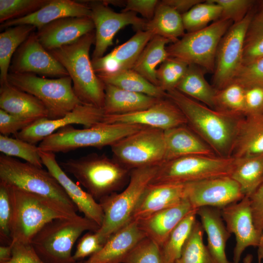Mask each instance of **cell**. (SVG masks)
<instances>
[{
	"label": "cell",
	"mask_w": 263,
	"mask_h": 263,
	"mask_svg": "<svg viewBox=\"0 0 263 263\" xmlns=\"http://www.w3.org/2000/svg\"><path fill=\"white\" fill-rule=\"evenodd\" d=\"M166 97L182 111L188 127L205 142L217 156L230 157L242 119L240 116L210 108L176 89Z\"/></svg>",
	"instance_id": "cell-1"
},
{
	"label": "cell",
	"mask_w": 263,
	"mask_h": 263,
	"mask_svg": "<svg viewBox=\"0 0 263 263\" xmlns=\"http://www.w3.org/2000/svg\"><path fill=\"white\" fill-rule=\"evenodd\" d=\"M83 261L76 262L75 263H82Z\"/></svg>",
	"instance_id": "cell-61"
},
{
	"label": "cell",
	"mask_w": 263,
	"mask_h": 263,
	"mask_svg": "<svg viewBox=\"0 0 263 263\" xmlns=\"http://www.w3.org/2000/svg\"><path fill=\"white\" fill-rule=\"evenodd\" d=\"M122 263H163L160 246L145 237L126 257Z\"/></svg>",
	"instance_id": "cell-47"
},
{
	"label": "cell",
	"mask_w": 263,
	"mask_h": 263,
	"mask_svg": "<svg viewBox=\"0 0 263 263\" xmlns=\"http://www.w3.org/2000/svg\"><path fill=\"white\" fill-rule=\"evenodd\" d=\"M97 76L104 84L112 85L126 91L157 98L166 97V93L160 87L151 83L132 69L110 75H98Z\"/></svg>",
	"instance_id": "cell-37"
},
{
	"label": "cell",
	"mask_w": 263,
	"mask_h": 263,
	"mask_svg": "<svg viewBox=\"0 0 263 263\" xmlns=\"http://www.w3.org/2000/svg\"><path fill=\"white\" fill-rule=\"evenodd\" d=\"M50 0H0V22L27 16L38 10Z\"/></svg>",
	"instance_id": "cell-46"
},
{
	"label": "cell",
	"mask_w": 263,
	"mask_h": 263,
	"mask_svg": "<svg viewBox=\"0 0 263 263\" xmlns=\"http://www.w3.org/2000/svg\"><path fill=\"white\" fill-rule=\"evenodd\" d=\"M146 127L125 123H102L78 129L69 125L61 128L42 140L38 146L39 150L67 152L79 148L98 149L111 146L120 139Z\"/></svg>",
	"instance_id": "cell-7"
},
{
	"label": "cell",
	"mask_w": 263,
	"mask_h": 263,
	"mask_svg": "<svg viewBox=\"0 0 263 263\" xmlns=\"http://www.w3.org/2000/svg\"><path fill=\"white\" fill-rule=\"evenodd\" d=\"M9 72L31 73L55 78L69 76L63 66L41 44L35 31L14 54Z\"/></svg>",
	"instance_id": "cell-17"
},
{
	"label": "cell",
	"mask_w": 263,
	"mask_h": 263,
	"mask_svg": "<svg viewBox=\"0 0 263 263\" xmlns=\"http://www.w3.org/2000/svg\"><path fill=\"white\" fill-rule=\"evenodd\" d=\"M188 65L178 58L169 57L156 70L158 86L166 93L176 89L186 73Z\"/></svg>",
	"instance_id": "cell-44"
},
{
	"label": "cell",
	"mask_w": 263,
	"mask_h": 263,
	"mask_svg": "<svg viewBox=\"0 0 263 263\" xmlns=\"http://www.w3.org/2000/svg\"><path fill=\"white\" fill-rule=\"evenodd\" d=\"M258 259V263H261L262 260ZM253 260V256L250 254H248L246 255V256L243 259V263H252Z\"/></svg>",
	"instance_id": "cell-59"
},
{
	"label": "cell",
	"mask_w": 263,
	"mask_h": 263,
	"mask_svg": "<svg viewBox=\"0 0 263 263\" xmlns=\"http://www.w3.org/2000/svg\"><path fill=\"white\" fill-rule=\"evenodd\" d=\"M103 108L80 104L63 117L57 119L43 118L38 119L14 135L15 138L36 144L59 129L72 124L89 128L105 122Z\"/></svg>",
	"instance_id": "cell-16"
},
{
	"label": "cell",
	"mask_w": 263,
	"mask_h": 263,
	"mask_svg": "<svg viewBox=\"0 0 263 263\" xmlns=\"http://www.w3.org/2000/svg\"><path fill=\"white\" fill-rule=\"evenodd\" d=\"M253 16L249 12L241 21L233 23L219 43L213 76L217 91L232 83L242 66L245 35Z\"/></svg>",
	"instance_id": "cell-13"
},
{
	"label": "cell",
	"mask_w": 263,
	"mask_h": 263,
	"mask_svg": "<svg viewBox=\"0 0 263 263\" xmlns=\"http://www.w3.org/2000/svg\"><path fill=\"white\" fill-rule=\"evenodd\" d=\"M158 167L132 169L127 186L122 191L112 193L99 201L104 217L96 232L104 244L111 235L131 221L142 193L152 181Z\"/></svg>",
	"instance_id": "cell-8"
},
{
	"label": "cell",
	"mask_w": 263,
	"mask_h": 263,
	"mask_svg": "<svg viewBox=\"0 0 263 263\" xmlns=\"http://www.w3.org/2000/svg\"><path fill=\"white\" fill-rule=\"evenodd\" d=\"M38 146L17 138L0 135V151L10 157L20 158L26 162L39 168L43 163L39 153Z\"/></svg>",
	"instance_id": "cell-43"
},
{
	"label": "cell",
	"mask_w": 263,
	"mask_h": 263,
	"mask_svg": "<svg viewBox=\"0 0 263 263\" xmlns=\"http://www.w3.org/2000/svg\"><path fill=\"white\" fill-rule=\"evenodd\" d=\"M145 30L153 36L167 38L171 43L185 34L182 15L162 0L158 4L152 19L147 21Z\"/></svg>",
	"instance_id": "cell-32"
},
{
	"label": "cell",
	"mask_w": 263,
	"mask_h": 263,
	"mask_svg": "<svg viewBox=\"0 0 263 263\" xmlns=\"http://www.w3.org/2000/svg\"><path fill=\"white\" fill-rule=\"evenodd\" d=\"M96 232L90 231L84 235L78 241L75 251L73 255L75 262L81 261L87 256H91L99 251L104 246Z\"/></svg>",
	"instance_id": "cell-50"
},
{
	"label": "cell",
	"mask_w": 263,
	"mask_h": 263,
	"mask_svg": "<svg viewBox=\"0 0 263 263\" xmlns=\"http://www.w3.org/2000/svg\"><path fill=\"white\" fill-rule=\"evenodd\" d=\"M248 197L254 225L261 233L263 230V183Z\"/></svg>",
	"instance_id": "cell-55"
},
{
	"label": "cell",
	"mask_w": 263,
	"mask_h": 263,
	"mask_svg": "<svg viewBox=\"0 0 263 263\" xmlns=\"http://www.w3.org/2000/svg\"><path fill=\"white\" fill-rule=\"evenodd\" d=\"M197 209L186 216L160 247L163 263H175L196 220Z\"/></svg>",
	"instance_id": "cell-38"
},
{
	"label": "cell",
	"mask_w": 263,
	"mask_h": 263,
	"mask_svg": "<svg viewBox=\"0 0 263 263\" xmlns=\"http://www.w3.org/2000/svg\"><path fill=\"white\" fill-rule=\"evenodd\" d=\"M215 110L245 117V89L232 82L217 91Z\"/></svg>",
	"instance_id": "cell-41"
},
{
	"label": "cell",
	"mask_w": 263,
	"mask_h": 263,
	"mask_svg": "<svg viewBox=\"0 0 263 263\" xmlns=\"http://www.w3.org/2000/svg\"><path fill=\"white\" fill-rule=\"evenodd\" d=\"M204 229L196 220L175 263H214L203 242Z\"/></svg>",
	"instance_id": "cell-39"
},
{
	"label": "cell",
	"mask_w": 263,
	"mask_h": 263,
	"mask_svg": "<svg viewBox=\"0 0 263 263\" xmlns=\"http://www.w3.org/2000/svg\"><path fill=\"white\" fill-rule=\"evenodd\" d=\"M222 8L221 19L232 21L233 23L241 21L249 12L254 1L251 0H211Z\"/></svg>",
	"instance_id": "cell-49"
},
{
	"label": "cell",
	"mask_w": 263,
	"mask_h": 263,
	"mask_svg": "<svg viewBox=\"0 0 263 263\" xmlns=\"http://www.w3.org/2000/svg\"><path fill=\"white\" fill-rule=\"evenodd\" d=\"M11 188L14 203L11 244H31L36 234L49 222L78 216L51 199Z\"/></svg>",
	"instance_id": "cell-6"
},
{
	"label": "cell",
	"mask_w": 263,
	"mask_h": 263,
	"mask_svg": "<svg viewBox=\"0 0 263 263\" xmlns=\"http://www.w3.org/2000/svg\"><path fill=\"white\" fill-rule=\"evenodd\" d=\"M263 113V88L251 87L245 89V116Z\"/></svg>",
	"instance_id": "cell-53"
},
{
	"label": "cell",
	"mask_w": 263,
	"mask_h": 263,
	"mask_svg": "<svg viewBox=\"0 0 263 263\" xmlns=\"http://www.w3.org/2000/svg\"><path fill=\"white\" fill-rule=\"evenodd\" d=\"M258 259H263V230L261 232L259 244L258 245Z\"/></svg>",
	"instance_id": "cell-58"
},
{
	"label": "cell",
	"mask_w": 263,
	"mask_h": 263,
	"mask_svg": "<svg viewBox=\"0 0 263 263\" xmlns=\"http://www.w3.org/2000/svg\"><path fill=\"white\" fill-rule=\"evenodd\" d=\"M244 197L238 183L230 176L185 184V198L194 209L204 207L221 209Z\"/></svg>",
	"instance_id": "cell-15"
},
{
	"label": "cell",
	"mask_w": 263,
	"mask_h": 263,
	"mask_svg": "<svg viewBox=\"0 0 263 263\" xmlns=\"http://www.w3.org/2000/svg\"><path fill=\"white\" fill-rule=\"evenodd\" d=\"M90 7L84 1L50 0L48 3L27 16L5 21L0 24V29L18 25L27 24L38 29L58 19L69 17L91 18Z\"/></svg>",
	"instance_id": "cell-23"
},
{
	"label": "cell",
	"mask_w": 263,
	"mask_h": 263,
	"mask_svg": "<svg viewBox=\"0 0 263 263\" xmlns=\"http://www.w3.org/2000/svg\"><path fill=\"white\" fill-rule=\"evenodd\" d=\"M12 256L7 263H46L36 253L30 244L13 243Z\"/></svg>",
	"instance_id": "cell-52"
},
{
	"label": "cell",
	"mask_w": 263,
	"mask_h": 263,
	"mask_svg": "<svg viewBox=\"0 0 263 263\" xmlns=\"http://www.w3.org/2000/svg\"><path fill=\"white\" fill-rule=\"evenodd\" d=\"M233 23L230 20L220 19L201 30L185 33L167 47L169 56L213 73L219 43Z\"/></svg>",
	"instance_id": "cell-11"
},
{
	"label": "cell",
	"mask_w": 263,
	"mask_h": 263,
	"mask_svg": "<svg viewBox=\"0 0 263 263\" xmlns=\"http://www.w3.org/2000/svg\"><path fill=\"white\" fill-rule=\"evenodd\" d=\"M184 199L185 184L150 183L142 193L131 220L137 221L175 206Z\"/></svg>",
	"instance_id": "cell-25"
},
{
	"label": "cell",
	"mask_w": 263,
	"mask_h": 263,
	"mask_svg": "<svg viewBox=\"0 0 263 263\" xmlns=\"http://www.w3.org/2000/svg\"><path fill=\"white\" fill-rule=\"evenodd\" d=\"M185 198L178 204L136 221L146 237L160 247L180 222L193 210Z\"/></svg>",
	"instance_id": "cell-26"
},
{
	"label": "cell",
	"mask_w": 263,
	"mask_h": 263,
	"mask_svg": "<svg viewBox=\"0 0 263 263\" xmlns=\"http://www.w3.org/2000/svg\"><path fill=\"white\" fill-rule=\"evenodd\" d=\"M235 162L232 157L190 155L163 162L151 183L186 184L230 176Z\"/></svg>",
	"instance_id": "cell-10"
},
{
	"label": "cell",
	"mask_w": 263,
	"mask_h": 263,
	"mask_svg": "<svg viewBox=\"0 0 263 263\" xmlns=\"http://www.w3.org/2000/svg\"><path fill=\"white\" fill-rule=\"evenodd\" d=\"M261 10L260 11L263 12V0L261 2Z\"/></svg>",
	"instance_id": "cell-60"
},
{
	"label": "cell",
	"mask_w": 263,
	"mask_h": 263,
	"mask_svg": "<svg viewBox=\"0 0 263 263\" xmlns=\"http://www.w3.org/2000/svg\"><path fill=\"white\" fill-rule=\"evenodd\" d=\"M164 161L190 155L217 156L212 149L186 125L164 131Z\"/></svg>",
	"instance_id": "cell-27"
},
{
	"label": "cell",
	"mask_w": 263,
	"mask_h": 263,
	"mask_svg": "<svg viewBox=\"0 0 263 263\" xmlns=\"http://www.w3.org/2000/svg\"><path fill=\"white\" fill-rule=\"evenodd\" d=\"M221 213L227 230L236 238L232 263H239L247 247L258 246L261 235L253 223L249 197L245 196L240 201L223 207Z\"/></svg>",
	"instance_id": "cell-18"
},
{
	"label": "cell",
	"mask_w": 263,
	"mask_h": 263,
	"mask_svg": "<svg viewBox=\"0 0 263 263\" xmlns=\"http://www.w3.org/2000/svg\"><path fill=\"white\" fill-rule=\"evenodd\" d=\"M169 43L171 42L167 38L153 36L140 54L132 69L159 87L156 70L157 66L169 57L166 49V45Z\"/></svg>",
	"instance_id": "cell-33"
},
{
	"label": "cell",
	"mask_w": 263,
	"mask_h": 263,
	"mask_svg": "<svg viewBox=\"0 0 263 263\" xmlns=\"http://www.w3.org/2000/svg\"><path fill=\"white\" fill-rule=\"evenodd\" d=\"M95 41V31L71 44L48 51L67 71L74 92L81 102L103 108L105 85L95 73L90 50Z\"/></svg>",
	"instance_id": "cell-2"
},
{
	"label": "cell",
	"mask_w": 263,
	"mask_h": 263,
	"mask_svg": "<svg viewBox=\"0 0 263 263\" xmlns=\"http://www.w3.org/2000/svg\"><path fill=\"white\" fill-rule=\"evenodd\" d=\"M153 36L146 30L136 34L108 54L93 59L92 65L97 75H110L132 69L140 54Z\"/></svg>",
	"instance_id": "cell-21"
},
{
	"label": "cell",
	"mask_w": 263,
	"mask_h": 263,
	"mask_svg": "<svg viewBox=\"0 0 263 263\" xmlns=\"http://www.w3.org/2000/svg\"><path fill=\"white\" fill-rule=\"evenodd\" d=\"M222 8L211 0H203L182 15L185 30L188 33L201 30L211 21L221 19Z\"/></svg>",
	"instance_id": "cell-40"
},
{
	"label": "cell",
	"mask_w": 263,
	"mask_h": 263,
	"mask_svg": "<svg viewBox=\"0 0 263 263\" xmlns=\"http://www.w3.org/2000/svg\"><path fill=\"white\" fill-rule=\"evenodd\" d=\"M202 0H163L164 3L169 5L181 15L189 11Z\"/></svg>",
	"instance_id": "cell-56"
},
{
	"label": "cell",
	"mask_w": 263,
	"mask_h": 263,
	"mask_svg": "<svg viewBox=\"0 0 263 263\" xmlns=\"http://www.w3.org/2000/svg\"><path fill=\"white\" fill-rule=\"evenodd\" d=\"M263 57V12L253 15L244 39L243 65Z\"/></svg>",
	"instance_id": "cell-42"
},
{
	"label": "cell",
	"mask_w": 263,
	"mask_h": 263,
	"mask_svg": "<svg viewBox=\"0 0 263 263\" xmlns=\"http://www.w3.org/2000/svg\"><path fill=\"white\" fill-rule=\"evenodd\" d=\"M39 153L43 165L57 180L77 210L100 226L104 213L100 203L68 176L57 162L55 153L39 150Z\"/></svg>",
	"instance_id": "cell-20"
},
{
	"label": "cell",
	"mask_w": 263,
	"mask_h": 263,
	"mask_svg": "<svg viewBox=\"0 0 263 263\" xmlns=\"http://www.w3.org/2000/svg\"><path fill=\"white\" fill-rule=\"evenodd\" d=\"M92 12L95 29L94 49L92 59L104 56L107 49L113 44L116 33L122 28L132 25L137 31L145 30L147 20L132 12L118 13L101 0L85 2Z\"/></svg>",
	"instance_id": "cell-14"
},
{
	"label": "cell",
	"mask_w": 263,
	"mask_h": 263,
	"mask_svg": "<svg viewBox=\"0 0 263 263\" xmlns=\"http://www.w3.org/2000/svg\"><path fill=\"white\" fill-rule=\"evenodd\" d=\"M203 70L197 65L189 64L175 89L215 110L217 90L206 80Z\"/></svg>",
	"instance_id": "cell-34"
},
{
	"label": "cell",
	"mask_w": 263,
	"mask_h": 263,
	"mask_svg": "<svg viewBox=\"0 0 263 263\" xmlns=\"http://www.w3.org/2000/svg\"><path fill=\"white\" fill-rule=\"evenodd\" d=\"M12 256V250L11 245H0V263H7Z\"/></svg>",
	"instance_id": "cell-57"
},
{
	"label": "cell",
	"mask_w": 263,
	"mask_h": 263,
	"mask_svg": "<svg viewBox=\"0 0 263 263\" xmlns=\"http://www.w3.org/2000/svg\"><path fill=\"white\" fill-rule=\"evenodd\" d=\"M111 148L113 158L130 170L158 166L164 161V131L145 127L120 139Z\"/></svg>",
	"instance_id": "cell-12"
},
{
	"label": "cell",
	"mask_w": 263,
	"mask_h": 263,
	"mask_svg": "<svg viewBox=\"0 0 263 263\" xmlns=\"http://www.w3.org/2000/svg\"><path fill=\"white\" fill-rule=\"evenodd\" d=\"M233 82L240 84L244 89L263 88V57L242 65Z\"/></svg>",
	"instance_id": "cell-48"
},
{
	"label": "cell",
	"mask_w": 263,
	"mask_h": 263,
	"mask_svg": "<svg viewBox=\"0 0 263 263\" xmlns=\"http://www.w3.org/2000/svg\"><path fill=\"white\" fill-rule=\"evenodd\" d=\"M145 234L136 221L131 220L111 235L102 248L82 263H122Z\"/></svg>",
	"instance_id": "cell-24"
},
{
	"label": "cell",
	"mask_w": 263,
	"mask_h": 263,
	"mask_svg": "<svg viewBox=\"0 0 263 263\" xmlns=\"http://www.w3.org/2000/svg\"><path fill=\"white\" fill-rule=\"evenodd\" d=\"M36 29L31 25L10 27L0 34V84L8 83L7 76L12 57L22 43Z\"/></svg>",
	"instance_id": "cell-35"
},
{
	"label": "cell",
	"mask_w": 263,
	"mask_h": 263,
	"mask_svg": "<svg viewBox=\"0 0 263 263\" xmlns=\"http://www.w3.org/2000/svg\"><path fill=\"white\" fill-rule=\"evenodd\" d=\"M100 226L92 220L78 216L53 220L36 234L31 244L46 263H75L73 247L85 231L96 232Z\"/></svg>",
	"instance_id": "cell-4"
},
{
	"label": "cell",
	"mask_w": 263,
	"mask_h": 263,
	"mask_svg": "<svg viewBox=\"0 0 263 263\" xmlns=\"http://www.w3.org/2000/svg\"><path fill=\"white\" fill-rule=\"evenodd\" d=\"M90 17H69L54 20L37 30L38 38L48 51L66 45L93 31Z\"/></svg>",
	"instance_id": "cell-22"
},
{
	"label": "cell",
	"mask_w": 263,
	"mask_h": 263,
	"mask_svg": "<svg viewBox=\"0 0 263 263\" xmlns=\"http://www.w3.org/2000/svg\"><path fill=\"white\" fill-rule=\"evenodd\" d=\"M0 108L9 113L34 120L48 117V111L40 101L8 83L0 86Z\"/></svg>",
	"instance_id": "cell-29"
},
{
	"label": "cell",
	"mask_w": 263,
	"mask_h": 263,
	"mask_svg": "<svg viewBox=\"0 0 263 263\" xmlns=\"http://www.w3.org/2000/svg\"><path fill=\"white\" fill-rule=\"evenodd\" d=\"M7 81L40 101L46 108L50 119H59L83 104L74 92L69 76L50 78L31 73H9Z\"/></svg>",
	"instance_id": "cell-9"
},
{
	"label": "cell",
	"mask_w": 263,
	"mask_h": 263,
	"mask_svg": "<svg viewBox=\"0 0 263 263\" xmlns=\"http://www.w3.org/2000/svg\"><path fill=\"white\" fill-rule=\"evenodd\" d=\"M14 216V203L11 187L0 182V245H11Z\"/></svg>",
	"instance_id": "cell-45"
},
{
	"label": "cell",
	"mask_w": 263,
	"mask_h": 263,
	"mask_svg": "<svg viewBox=\"0 0 263 263\" xmlns=\"http://www.w3.org/2000/svg\"><path fill=\"white\" fill-rule=\"evenodd\" d=\"M160 1L158 0H125L123 12H132L141 14L147 21L153 17Z\"/></svg>",
	"instance_id": "cell-54"
},
{
	"label": "cell",
	"mask_w": 263,
	"mask_h": 263,
	"mask_svg": "<svg viewBox=\"0 0 263 263\" xmlns=\"http://www.w3.org/2000/svg\"><path fill=\"white\" fill-rule=\"evenodd\" d=\"M36 120L9 113L0 109V134H16Z\"/></svg>",
	"instance_id": "cell-51"
},
{
	"label": "cell",
	"mask_w": 263,
	"mask_h": 263,
	"mask_svg": "<svg viewBox=\"0 0 263 263\" xmlns=\"http://www.w3.org/2000/svg\"><path fill=\"white\" fill-rule=\"evenodd\" d=\"M197 215L207 237V248L214 263H231L225 254L226 244L231 234L227 230L221 215V209L210 207L197 209Z\"/></svg>",
	"instance_id": "cell-28"
},
{
	"label": "cell",
	"mask_w": 263,
	"mask_h": 263,
	"mask_svg": "<svg viewBox=\"0 0 263 263\" xmlns=\"http://www.w3.org/2000/svg\"><path fill=\"white\" fill-rule=\"evenodd\" d=\"M96 200L117 192L128 183L131 170L104 154H89L59 164Z\"/></svg>",
	"instance_id": "cell-3"
},
{
	"label": "cell",
	"mask_w": 263,
	"mask_h": 263,
	"mask_svg": "<svg viewBox=\"0 0 263 263\" xmlns=\"http://www.w3.org/2000/svg\"><path fill=\"white\" fill-rule=\"evenodd\" d=\"M106 123L139 125L166 131L187 124L182 111L168 97L159 99L150 108L122 115H107Z\"/></svg>",
	"instance_id": "cell-19"
},
{
	"label": "cell",
	"mask_w": 263,
	"mask_h": 263,
	"mask_svg": "<svg viewBox=\"0 0 263 263\" xmlns=\"http://www.w3.org/2000/svg\"><path fill=\"white\" fill-rule=\"evenodd\" d=\"M0 182L51 199L75 214L77 209L55 177L47 170L0 155Z\"/></svg>",
	"instance_id": "cell-5"
},
{
	"label": "cell",
	"mask_w": 263,
	"mask_h": 263,
	"mask_svg": "<svg viewBox=\"0 0 263 263\" xmlns=\"http://www.w3.org/2000/svg\"><path fill=\"white\" fill-rule=\"evenodd\" d=\"M103 110L106 115H122L147 109L160 98L105 84Z\"/></svg>",
	"instance_id": "cell-30"
},
{
	"label": "cell",
	"mask_w": 263,
	"mask_h": 263,
	"mask_svg": "<svg viewBox=\"0 0 263 263\" xmlns=\"http://www.w3.org/2000/svg\"><path fill=\"white\" fill-rule=\"evenodd\" d=\"M230 176L238 183L244 195L249 197L263 183V154L235 158Z\"/></svg>",
	"instance_id": "cell-36"
},
{
	"label": "cell",
	"mask_w": 263,
	"mask_h": 263,
	"mask_svg": "<svg viewBox=\"0 0 263 263\" xmlns=\"http://www.w3.org/2000/svg\"><path fill=\"white\" fill-rule=\"evenodd\" d=\"M263 154V113L244 117L240 123L231 157L240 158Z\"/></svg>",
	"instance_id": "cell-31"
}]
</instances>
